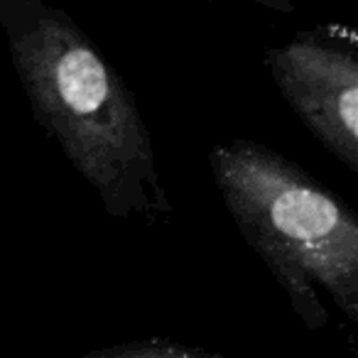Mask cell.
<instances>
[{"label":"cell","mask_w":358,"mask_h":358,"mask_svg":"<svg viewBox=\"0 0 358 358\" xmlns=\"http://www.w3.org/2000/svg\"><path fill=\"white\" fill-rule=\"evenodd\" d=\"M0 27L37 123L113 219L172 214L135 94L108 57L47 0H0Z\"/></svg>","instance_id":"cell-1"},{"label":"cell","mask_w":358,"mask_h":358,"mask_svg":"<svg viewBox=\"0 0 358 358\" xmlns=\"http://www.w3.org/2000/svg\"><path fill=\"white\" fill-rule=\"evenodd\" d=\"M221 201L268 265L292 312L312 331L327 327L322 292L358 324V219L314 174L250 138L211 148Z\"/></svg>","instance_id":"cell-2"},{"label":"cell","mask_w":358,"mask_h":358,"mask_svg":"<svg viewBox=\"0 0 358 358\" xmlns=\"http://www.w3.org/2000/svg\"><path fill=\"white\" fill-rule=\"evenodd\" d=\"M268 69L304 128L358 174V35L341 22L302 30L268 52Z\"/></svg>","instance_id":"cell-3"},{"label":"cell","mask_w":358,"mask_h":358,"mask_svg":"<svg viewBox=\"0 0 358 358\" xmlns=\"http://www.w3.org/2000/svg\"><path fill=\"white\" fill-rule=\"evenodd\" d=\"M79 358H226L206 348L187 346L169 338H145V341L113 343V346L94 348Z\"/></svg>","instance_id":"cell-4"}]
</instances>
